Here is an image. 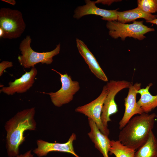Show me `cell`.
<instances>
[{
  "mask_svg": "<svg viewBox=\"0 0 157 157\" xmlns=\"http://www.w3.org/2000/svg\"><path fill=\"white\" fill-rule=\"evenodd\" d=\"M35 112L34 107L24 109L6 122L4 128L7 132L6 148L8 157H16L19 155V147L25 141V131L36 130Z\"/></svg>",
  "mask_w": 157,
  "mask_h": 157,
  "instance_id": "cell-1",
  "label": "cell"
},
{
  "mask_svg": "<svg viewBox=\"0 0 157 157\" xmlns=\"http://www.w3.org/2000/svg\"><path fill=\"white\" fill-rule=\"evenodd\" d=\"M156 116L155 113H143L132 118L121 130L118 140L127 147L137 150L147 140Z\"/></svg>",
  "mask_w": 157,
  "mask_h": 157,
  "instance_id": "cell-2",
  "label": "cell"
},
{
  "mask_svg": "<svg viewBox=\"0 0 157 157\" xmlns=\"http://www.w3.org/2000/svg\"><path fill=\"white\" fill-rule=\"evenodd\" d=\"M31 41L30 36L27 35L19 44V49L21 55H19L17 59L20 65L25 68L34 67L35 65L40 63L50 64L53 62V57L60 53V43L51 51L39 52L35 51L31 47Z\"/></svg>",
  "mask_w": 157,
  "mask_h": 157,
  "instance_id": "cell-3",
  "label": "cell"
},
{
  "mask_svg": "<svg viewBox=\"0 0 157 157\" xmlns=\"http://www.w3.org/2000/svg\"><path fill=\"white\" fill-rule=\"evenodd\" d=\"M21 12L17 10L2 8L0 10V37L15 39L20 37L26 28Z\"/></svg>",
  "mask_w": 157,
  "mask_h": 157,
  "instance_id": "cell-4",
  "label": "cell"
},
{
  "mask_svg": "<svg viewBox=\"0 0 157 157\" xmlns=\"http://www.w3.org/2000/svg\"><path fill=\"white\" fill-rule=\"evenodd\" d=\"M106 27L109 30L108 34L111 37L115 39L120 38L123 41L127 37L141 40L146 38L144 36L146 33L155 31L154 28L144 24L143 21H135L129 24L116 20L109 21L107 22Z\"/></svg>",
  "mask_w": 157,
  "mask_h": 157,
  "instance_id": "cell-5",
  "label": "cell"
},
{
  "mask_svg": "<svg viewBox=\"0 0 157 157\" xmlns=\"http://www.w3.org/2000/svg\"><path fill=\"white\" fill-rule=\"evenodd\" d=\"M52 70L60 75L61 87L55 92L42 93L49 95L53 104L56 107H60L72 101L74 95L80 89L79 84L78 81H73L71 76L67 73L63 74L55 70Z\"/></svg>",
  "mask_w": 157,
  "mask_h": 157,
  "instance_id": "cell-6",
  "label": "cell"
},
{
  "mask_svg": "<svg viewBox=\"0 0 157 157\" xmlns=\"http://www.w3.org/2000/svg\"><path fill=\"white\" fill-rule=\"evenodd\" d=\"M125 80H110L106 85L108 92L102 107L101 118L102 124L108 128V123L111 121L110 116L118 112L117 105L115 99L117 94L122 90L129 88L132 84Z\"/></svg>",
  "mask_w": 157,
  "mask_h": 157,
  "instance_id": "cell-7",
  "label": "cell"
},
{
  "mask_svg": "<svg viewBox=\"0 0 157 157\" xmlns=\"http://www.w3.org/2000/svg\"><path fill=\"white\" fill-rule=\"evenodd\" d=\"M108 92L106 85L103 87L99 95L90 103L77 107L75 111L83 114L94 122L100 131L108 136L109 129L103 125L101 116L104 103Z\"/></svg>",
  "mask_w": 157,
  "mask_h": 157,
  "instance_id": "cell-8",
  "label": "cell"
},
{
  "mask_svg": "<svg viewBox=\"0 0 157 157\" xmlns=\"http://www.w3.org/2000/svg\"><path fill=\"white\" fill-rule=\"evenodd\" d=\"M76 139V135L73 133L68 141L65 143H51L38 139L36 141L37 147L33 151V152L38 157L46 156L52 151L66 152L76 157H81L78 155L74 150L73 142Z\"/></svg>",
  "mask_w": 157,
  "mask_h": 157,
  "instance_id": "cell-9",
  "label": "cell"
},
{
  "mask_svg": "<svg viewBox=\"0 0 157 157\" xmlns=\"http://www.w3.org/2000/svg\"><path fill=\"white\" fill-rule=\"evenodd\" d=\"M141 83H136L134 84L132 83L129 88L128 94L124 99V112L119 123V128L120 130L125 126L134 115L144 113L136 101L137 92L141 88Z\"/></svg>",
  "mask_w": 157,
  "mask_h": 157,
  "instance_id": "cell-10",
  "label": "cell"
},
{
  "mask_svg": "<svg viewBox=\"0 0 157 157\" xmlns=\"http://www.w3.org/2000/svg\"><path fill=\"white\" fill-rule=\"evenodd\" d=\"M37 73V70L35 67L32 68L29 72H26L19 78L16 79L13 82H10L8 86L2 88L0 92L12 95L16 93L26 92L33 85Z\"/></svg>",
  "mask_w": 157,
  "mask_h": 157,
  "instance_id": "cell-11",
  "label": "cell"
},
{
  "mask_svg": "<svg viewBox=\"0 0 157 157\" xmlns=\"http://www.w3.org/2000/svg\"><path fill=\"white\" fill-rule=\"evenodd\" d=\"M86 4L78 6L75 10L74 18L78 19L82 17L89 15H94L102 17L101 19L108 21L117 20V11L107 10L99 8L95 4L96 1L85 0Z\"/></svg>",
  "mask_w": 157,
  "mask_h": 157,
  "instance_id": "cell-12",
  "label": "cell"
},
{
  "mask_svg": "<svg viewBox=\"0 0 157 157\" xmlns=\"http://www.w3.org/2000/svg\"><path fill=\"white\" fill-rule=\"evenodd\" d=\"M76 42L79 52L88 65L91 72L97 78L104 81L107 82L108 79L107 76L86 45L78 38L76 39Z\"/></svg>",
  "mask_w": 157,
  "mask_h": 157,
  "instance_id": "cell-13",
  "label": "cell"
},
{
  "mask_svg": "<svg viewBox=\"0 0 157 157\" xmlns=\"http://www.w3.org/2000/svg\"><path fill=\"white\" fill-rule=\"evenodd\" d=\"M90 131L88 135L94 147L102 154L103 157H109L108 152L110 146L111 140L108 136L102 133L97 127L95 122L88 118Z\"/></svg>",
  "mask_w": 157,
  "mask_h": 157,
  "instance_id": "cell-14",
  "label": "cell"
},
{
  "mask_svg": "<svg viewBox=\"0 0 157 157\" xmlns=\"http://www.w3.org/2000/svg\"><path fill=\"white\" fill-rule=\"evenodd\" d=\"M152 85L150 83L145 88H141L137 92L140 97L137 103L144 113H148L157 107V95H152L149 92Z\"/></svg>",
  "mask_w": 157,
  "mask_h": 157,
  "instance_id": "cell-15",
  "label": "cell"
},
{
  "mask_svg": "<svg viewBox=\"0 0 157 157\" xmlns=\"http://www.w3.org/2000/svg\"><path fill=\"white\" fill-rule=\"evenodd\" d=\"M118 22L124 24L131 22H133L138 18H142L149 21L157 18V15L148 14L138 8L123 11H117Z\"/></svg>",
  "mask_w": 157,
  "mask_h": 157,
  "instance_id": "cell-16",
  "label": "cell"
},
{
  "mask_svg": "<svg viewBox=\"0 0 157 157\" xmlns=\"http://www.w3.org/2000/svg\"><path fill=\"white\" fill-rule=\"evenodd\" d=\"M134 157H157V140L152 131L146 142L135 151Z\"/></svg>",
  "mask_w": 157,
  "mask_h": 157,
  "instance_id": "cell-17",
  "label": "cell"
},
{
  "mask_svg": "<svg viewBox=\"0 0 157 157\" xmlns=\"http://www.w3.org/2000/svg\"><path fill=\"white\" fill-rule=\"evenodd\" d=\"M135 150L122 144L119 141L111 140L109 150L110 155L116 157H134Z\"/></svg>",
  "mask_w": 157,
  "mask_h": 157,
  "instance_id": "cell-18",
  "label": "cell"
},
{
  "mask_svg": "<svg viewBox=\"0 0 157 157\" xmlns=\"http://www.w3.org/2000/svg\"><path fill=\"white\" fill-rule=\"evenodd\" d=\"M137 8L148 14L157 12V0H138Z\"/></svg>",
  "mask_w": 157,
  "mask_h": 157,
  "instance_id": "cell-19",
  "label": "cell"
},
{
  "mask_svg": "<svg viewBox=\"0 0 157 157\" xmlns=\"http://www.w3.org/2000/svg\"><path fill=\"white\" fill-rule=\"evenodd\" d=\"M13 66L12 62L3 61L0 63V76L3 74L4 71L6 68H10Z\"/></svg>",
  "mask_w": 157,
  "mask_h": 157,
  "instance_id": "cell-20",
  "label": "cell"
},
{
  "mask_svg": "<svg viewBox=\"0 0 157 157\" xmlns=\"http://www.w3.org/2000/svg\"><path fill=\"white\" fill-rule=\"evenodd\" d=\"M33 154L31 153V150H29L25 153L19 155L16 157H33Z\"/></svg>",
  "mask_w": 157,
  "mask_h": 157,
  "instance_id": "cell-21",
  "label": "cell"
},
{
  "mask_svg": "<svg viewBox=\"0 0 157 157\" xmlns=\"http://www.w3.org/2000/svg\"><path fill=\"white\" fill-rule=\"evenodd\" d=\"M96 1L97 2H99L102 3L104 4H108L109 5L111 4L113 2L116 1H119L121 0H110V1Z\"/></svg>",
  "mask_w": 157,
  "mask_h": 157,
  "instance_id": "cell-22",
  "label": "cell"
},
{
  "mask_svg": "<svg viewBox=\"0 0 157 157\" xmlns=\"http://www.w3.org/2000/svg\"><path fill=\"white\" fill-rule=\"evenodd\" d=\"M12 5H14L16 4V1L14 0H2Z\"/></svg>",
  "mask_w": 157,
  "mask_h": 157,
  "instance_id": "cell-23",
  "label": "cell"
},
{
  "mask_svg": "<svg viewBox=\"0 0 157 157\" xmlns=\"http://www.w3.org/2000/svg\"><path fill=\"white\" fill-rule=\"evenodd\" d=\"M146 22H147L150 23H152L153 24H155L157 25V18L151 21H146Z\"/></svg>",
  "mask_w": 157,
  "mask_h": 157,
  "instance_id": "cell-24",
  "label": "cell"
}]
</instances>
